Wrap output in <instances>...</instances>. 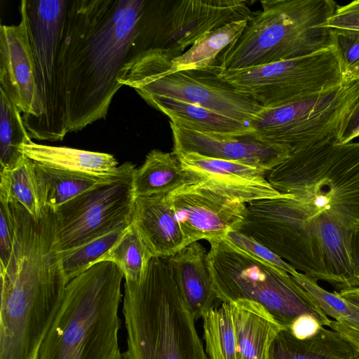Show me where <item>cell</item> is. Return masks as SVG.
<instances>
[{
  "label": "cell",
  "instance_id": "1",
  "mask_svg": "<svg viewBox=\"0 0 359 359\" xmlns=\"http://www.w3.org/2000/svg\"><path fill=\"white\" fill-rule=\"evenodd\" d=\"M156 1L69 0L61 50L68 133L104 118L124 68L152 49Z\"/></svg>",
  "mask_w": 359,
  "mask_h": 359
},
{
  "label": "cell",
  "instance_id": "2",
  "mask_svg": "<svg viewBox=\"0 0 359 359\" xmlns=\"http://www.w3.org/2000/svg\"><path fill=\"white\" fill-rule=\"evenodd\" d=\"M12 215L13 250L0 269V359H36L68 282L55 245V212L36 219L17 206Z\"/></svg>",
  "mask_w": 359,
  "mask_h": 359
},
{
  "label": "cell",
  "instance_id": "3",
  "mask_svg": "<svg viewBox=\"0 0 359 359\" xmlns=\"http://www.w3.org/2000/svg\"><path fill=\"white\" fill-rule=\"evenodd\" d=\"M125 280L123 359H209L170 257H153L139 281Z\"/></svg>",
  "mask_w": 359,
  "mask_h": 359
},
{
  "label": "cell",
  "instance_id": "4",
  "mask_svg": "<svg viewBox=\"0 0 359 359\" xmlns=\"http://www.w3.org/2000/svg\"><path fill=\"white\" fill-rule=\"evenodd\" d=\"M123 277L103 261L69 280L36 359H123L118 338Z\"/></svg>",
  "mask_w": 359,
  "mask_h": 359
},
{
  "label": "cell",
  "instance_id": "5",
  "mask_svg": "<svg viewBox=\"0 0 359 359\" xmlns=\"http://www.w3.org/2000/svg\"><path fill=\"white\" fill-rule=\"evenodd\" d=\"M241 34L218 56V72L306 56L334 46L325 27L338 8L332 0H264Z\"/></svg>",
  "mask_w": 359,
  "mask_h": 359
},
{
  "label": "cell",
  "instance_id": "6",
  "mask_svg": "<svg viewBox=\"0 0 359 359\" xmlns=\"http://www.w3.org/2000/svg\"><path fill=\"white\" fill-rule=\"evenodd\" d=\"M266 179L316 215L327 212L351 224L359 222V142L328 140L292 152Z\"/></svg>",
  "mask_w": 359,
  "mask_h": 359
},
{
  "label": "cell",
  "instance_id": "7",
  "mask_svg": "<svg viewBox=\"0 0 359 359\" xmlns=\"http://www.w3.org/2000/svg\"><path fill=\"white\" fill-rule=\"evenodd\" d=\"M209 243L208 262L220 302H257L287 329L306 315L314 317L322 326H330L332 320L288 273L250 256L226 238Z\"/></svg>",
  "mask_w": 359,
  "mask_h": 359
},
{
  "label": "cell",
  "instance_id": "8",
  "mask_svg": "<svg viewBox=\"0 0 359 359\" xmlns=\"http://www.w3.org/2000/svg\"><path fill=\"white\" fill-rule=\"evenodd\" d=\"M41 113L27 128L31 139L62 140L68 133L61 50L69 0H23Z\"/></svg>",
  "mask_w": 359,
  "mask_h": 359
},
{
  "label": "cell",
  "instance_id": "9",
  "mask_svg": "<svg viewBox=\"0 0 359 359\" xmlns=\"http://www.w3.org/2000/svg\"><path fill=\"white\" fill-rule=\"evenodd\" d=\"M358 101L359 79L346 76L338 86L312 97L263 107L249 122L250 135L287 147L291 153L325 140H336Z\"/></svg>",
  "mask_w": 359,
  "mask_h": 359
},
{
  "label": "cell",
  "instance_id": "10",
  "mask_svg": "<svg viewBox=\"0 0 359 359\" xmlns=\"http://www.w3.org/2000/svg\"><path fill=\"white\" fill-rule=\"evenodd\" d=\"M264 108L299 102L330 90L346 78L337 48L257 67L218 72Z\"/></svg>",
  "mask_w": 359,
  "mask_h": 359
},
{
  "label": "cell",
  "instance_id": "11",
  "mask_svg": "<svg viewBox=\"0 0 359 359\" xmlns=\"http://www.w3.org/2000/svg\"><path fill=\"white\" fill-rule=\"evenodd\" d=\"M239 232L258 241L297 271L327 281L313 222V211L290 194L246 204Z\"/></svg>",
  "mask_w": 359,
  "mask_h": 359
},
{
  "label": "cell",
  "instance_id": "12",
  "mask_svg": "<svg viewBox=\"0 0 359 359\" xmlns=\"http://www.w3.org/2000/svg\"><path fill=\"white\" fill-rule=\"evenodd\" d=\"M122 86L134 88L142 97L163 96L209 109L249 125L263 107L218 75L215 67L165 73L140 57L122 69Z\"/></svg>",
  "mask_w": 359,
  "mask_h": 359
},
{
  "label": "cell",
  "instance_id": "13",
  "mask_svg": "<svg viewBox=\"0 0 359 359\" xmlns=\"http://www.w3.org/2000/svg\"><path fill=\"white\" fill-rule=\"evenodd\" d=\"M135 199L132 176L95 187L66 202L55 210L57 251L74 248L130 224Z\"/></svg>",
  "mask_w": 359,
  "mask_h": 359
},
{
  "label": "cell",
  "instance_id": "14",
  "mask_svg": "<svg viewBox=\"0 0 359 359\" xmlns=\"http://www.w3.org/2000/svg\"><path fill=\"white\" fill-rule=\"evenodd\" d=\"M252 14L243 0L158 1L153 49L173 59L208 32Z\"/></svg>",
  "mask_w": 359,
  "mask_h": 359
},
{
  "label": "cell",
  "instance_id": "15",
  "mask_svg": "<svg viewBox=\"0 0 359 359\" xmlns=\"http://www.w3.org/2000/svg\"><path fill=\"white\" fill-rule=\"evenodd\" d=\"M187 245L223 239L238 231L245 219L246 204L233 200L197 180L167 194Z\"/></svg>",
  "mask_w": 359,
  "mask_h": 359
},
{
  "label": "cell",
  "instance_id": "16",
  "mask_svg": "<svg viewBox=\"0 0 359 359\" xmlns=\"http://www.w3.org/2000/svg\"><path fill=\"white\" fill-rule=\"evenodd\" d=\"M20 13L18 25L0 27V89L23 114L27 128L39 116L41 110L23 0Z\"/></svg>",
  "mask_w": 359,
  "mask_h": 359
},
{
  "label": "cell",
  "instance_id": "17",
  "mask_svg": "<svg viewBox=\"0 0 359 359\" xmlns=\"http://www.w3.org/2000/svg\"><path fill=\"white\" fill-rule=\"evenodd\" d=\"M175 154L194 152L236 161L267 172L290 155L287 147L262 142L250 134L231 136L198 132L170 121Z\"/></svg>",
  "mask_w": 359,
  "mask_h": 359
},
{
  "label": "cell",
  "instance_id": "18",
  "mask_svg": "<svg viewBox=\"0 0 359 359\" xmlns=\"http://www.w3.org/2000/svg\"><path fill=\"white\" fill-rule=\"evenodd\" d=\"M175 154L182 168L194 180L200 181L233 200L248 204L284 195L269 182L268 172L259 168L194 152Z\"/></svg>",
  "mask_w": 359,
  "mask_h": 359
},
{
  "label": "cell",
  "instance_id": "19",
  "mask_svg": "<svg viewBox=\"0 0 359 359\" xmlns=\"http://www.w3.org/2000/svg\"><path fill=\"white\" fill-rule=\"evenodd\" d=\"M132 222L154 257H172L187 246L166 194L135 198Z\"/></svg>",
  "mask_w": 359,
  "mask_h": 359
},
{
  "label": "cell",
  "instance_id": "20",
  "mask_svg": "<svg viewBox=\"0 0 359 359\" xmlns=\"http://www.w3.org/2000/svg\"><path fill=\"white\" fill-rule=\"evenodd\" d=\"M208 252L198 241L170 257L183 299L194 320L214 308L217 296L208 262Z\"/></svg>",
  "mask_w": 359,
  "mask_h": 359
},
{
  "label": "cell",
  "instance_id": "21",
  "mask_svg": "<svg viewBox=\"0 0 359 359\" xmlns=\"http://www.w3.org/2000/svg\"><path fill=\"white\" fill-rule=\"evenodd\" d=\"M327 283L336 291L359 287L351 259L352 225L344 219L320 212L313 217Z\"/></svg>",
  "mask_w": 359,
  "mask_h": 359
},
{
  "label": "cell",
  "instance_id": "22",
  "mask_svg": "<svg viewBox=\"0 0 359 359\" xmlns=\"http://www.w3.org/2000/svg\"><path fill=\"white\" fill-rule=\"evenodd\" d=\"M248 20L233 22L208 32L173 59L158 49L146 50L140 55L165 73L209 69L216 66L218 56L241 34Z\"/></svg>",
  "mask_w": 359,
  "mask_h": 359
},
{
  "label": "cell",
  "instance_id": "23",
  "mask_svg": "<svg viewBox=\"0 0 359 359\" xmlns=\"http://www.w3.org/2000/svg\"><path fill=\"white\" fill-rule=\"evenodd\" d=\"M34 163L40 197L53 210L95 187L133 176L135 165L126 162L110 175H97L60 170Z\"/></svg>",
  "mask_w": 359,
  "mask_h": 359
},
{
  "label": "cell",
  "instance_id": "24",
  "mask_svg": "<svg viewBox=\"0 0 359 359\" xmlns=\"http://www.w3.org/2000/svg\"><path fill=\"white\" fill-rule=\"evenodd\" d=\"M230 303L241 359H268L276 335L287 328L257 302L238 299Z\"/></svg>",
  "mask_w": 359,
  "mask_h": 359
},
{
  "label": "cell",
  "instance_id": "25",
  "mask_svg": "<svg viewBox=\"0 0 359 359\" xmlns=\"http://www.w3.org/2000/svg\"><path fill=\"white\" fill-rule=\"evenodd\" d=\"M268 359H359V350L338 332L324 326L313 337L304 339L283 329L273 341Z\"/></svg>",
  "mask_w": 359,
  "mask_h": 359
},
{
  "label": "cell",
  "instance_id": "26",
  "mask_svg": "<svg viewBox=\"0 0 359 359\" xmlns=\"http://www.w3.org/2000/svg\"><path fill=\"white\" fill-rule=\"evenodd\" d=\"M143 99L165 114L170 121L192 130L231 136L252 133L248 124L201 106L163 96H148Z\"/></svg>",
  "mask_w": 359,
  "mask_h": 359
},
{
  "label": "cell",
  "instance_id": "27",
  "mask_svg": "<svg viewBox=\"0 0 359 359\" xmlns=\"http://www.w3.org/2000/svg\"><path fill=\"white\" fill-rule=\"evenodd\" d=\"M20 151L39 164L68 171L97 175L115 172L118 166L113 155L66 147H53L31 142L24 144Z\"/></svg>",
  "mask_w": 359,
  "mask_h": 359
},
{
  "label": "cell",
  "instance_id": "28",
  "mask_svg": "<svg viewBox=\"0 0 359 359\" xmlns=\"http://www.w3.org/2000/svg\"><path fill=\"white\" fill-rule=\"evenodd\" d=\"M192 180L175 153L153 149L147 155L144 163L133 172L134 196L137 198L168 194Z\"/></svg>",
  "mask_w": 359,
  "mask_h": 359
},
{
  "label": "cell",
  "instance_id": "29",
  "mask_svg": "<svg viewBox=\"0 0 359 359\" xmlns=\"http://www.w3.org/2000/svg\"><path fill=\"white\" fill-rule=\"evenodd\" d=\"M0 201L22 205L36 219L43 212L34 163L24 156L11 170H0Z\"/></svg>",
  "mask_w": 359,
  "mask_h": 359
},
{
  "label": "cell",
  "instance_id": "30",
  "mask_svg": "<svg viewBox=\"0 0 359 359\" xmlns=\"http://www.w3.org/2000/svg\"><path fill=\"white\" fill-rule=\"evenodd\" d=\"M205 352L209 359H241L230 302H222L203 317Z\"/></svg>",
  "mask_w": 359,
  "mask_h": 359
},
{
  "label": "cell",
  "instance_id": "31",
  "mask_svg": "<svg viewBox=\"0 0 359 359\" xmlns=\"http://www.w3.org/2000/svg\"><path fill=\"white\" fill-rule=\"evenodd\" d=\"M19 108L0 89V170H11L25 155L20 147L32 142Z\"/></svg>",
  "mask_w": 359,
  "mask_h": 359
},
{
  "label": "cell",
  "instance_id": "32",
  "mask_svg": "<svg viewBox=\"0 0 359 359\" xmlns=\"http://www.w3.org/2000/svg\"><path fill=\"white\" fill-rule=\"evenodd\" d=\"M153 257L151 251L131 222L100 262H112L122 271L125 280L139 281Z\"/></svg>",
  "mask_w": 359,
  "mask_h": 359
},
{
  "label": "cell",
  "instance_id": "33",
  "mask_svg": "<svg viewBox=\"0 0 359 359\" xmlns=\"http://www.w3.org/2000/svg\"><path fill=\"white\" fill-rule=\"evenodd\" d=\"M129 224L119 226L80 246L58 252L67 281L69 282L99 262L121 238Z\"/></svg>",
  "mask_w": 359,
  "mask_h": 359
},
{
  "label": "cell",
  "instance_id": "34",
  "mask_svg": "<svg viewBox=\"0 0 359 359\" xmlns=\"http://www.w3.org/2000/svg\"><path fill=\"white\" fill-rule=\"evenodd\" d=\"M292 277L313 297L328 317L337 320L348 316V303L337 291L331 292L326 290L318 284L317 280L303 273L297 271Z\"/></svg>",
  "mask_w": 359,
  "mask_h": 359
},
{
  "label": "cell",
  "instance_id": "35",
  "mask_svg": "<svg viewBox=\"0 0 359 359\" xmlns=\"http://www.w3.org/2000/svg\"><path fill=\"white\" fill-rule=\"evenodd\" d=\"M225 238L250 256L273 268L285 271L291 276L298 271L289 263L250 236L239 231H233L230 232Z\"/></svg>",
  "mask_w": 359,
  "mask_h": 359
},
{
  "label": "cell",
  "instance_id": "36",
  "mask_svg": "<svg viewBox=\"0 0 359 359\" xmlns=\"http://www.w3.org/2000/svg\"><path fill=\"white\" fill-rule=\"evenodd\" d=\"M334 46L344 67L347 69L359 62V31L332 29Z\"/></svg>",
  "mask_w": 359,
  "mask_h": 359
},
{
  "label": "cell",
  "instance_id": "37",
  "mask_svg": "<svg viewBox=\"0 0 359 359\" xmlns=\"http://www.w3.org/2000/svg\"><path fill=\"white\" fill-rule=\"evenodd\" d=\"M14 243V224L9 203L0 201V269L7 266Z\"/></svg>",
  "mask_w": 359,
  "mask_h": 359
},
{
  "label": "cell",
  "instance_id": "38",
  "mask_svg": "<svg viewBox=\"0 0 359 359\" xmlns=\"http://www.w3.org/2000/svg\"><path fill=\"white\" fill-rule=\"evenodd\" d=\"M325 27L332 29L359 31V0L339 6Z\"/></svg>",
  "mask_w": 359,
  "mask_h": 359
},
{
  "label": "cell",
  "instance_id": "39",
  "mask_svg": "<svg viewBox=\"0 0 359 359\" xmlns=\"http://www.w3.org/2000/svg\"><path fill=\"white\" fill-rule=\"evenodd\" d=\"M346 302L349 308L348 316L337 320H332L329 327L359 350V307Z\"/></svg>",
  "mask_w": 359,
  "mask_h": 359
},
{
  "label": "cell",
  "instance_id": "40",
  "mask_svg": "<svg viewBox=\"0 0 359 359\" xmlns=\"http://www.w3.org/2000/svg\"><path fill=\"white\" fill-rule=\"evenodd\" d=\"M357 137H359V101L344 122L336 142L346 144Z\"/></svg>",
  "mask_w": 359,
  "mask_h": 359
},
{
  "label": "cell",
  "instance_id": "41",
  "mask_svg": "<svg viewBox=\"0 0 359 359\" xmlns=\"http://www.w3.org/2000/svg\"><path fill=\"white\" fill-rule=\"evenodd\" d=\"M322 325L314 317L306 315L298 318L289 330L299 339H307L315 335Z\"/></svg>",
  "mask_w": 359,
  "mask_h": 359
},
{
  "label": "cell",
  "instance_id": "42",
  "mask_svg": "<svg viewBox=\"0 0 359 359\" xmlns=\"http://www.w3.org/2000/svg\"><path fill=\"white\" fill-rule=\"evenodd\" d=\"M350 254L354 275L359 283V222H355L351 227Z\"/></svg>",
  "mask_w": 359,
  "mask_h": 359
},
{
  "label": "cell",
  "instance_id": "43",
  "mask_svg": "<svg viewBox=\"0 0 359 359\" xmlns=\"http://www.w3.org/2000/svg\"><path fill=\"white\" fill-rule=\"evenodd\" d=\"M338 293L346 302L359 307V287L341 290Z\"/></svg>",
  "mask_w": 359,
  "mask_h": 359
},
{
  "label": "cell",
  "instance_id": "44",
  "mask_svg": "<svg viewBox=\"0 0 359 359\" xmlns=\"http://www.w3.org/2000/svg\"><path fill=\"white\" fill-rule=\"evenodd\" d=\"M346 76L352 79H359V62L347 69Z\"/></svg>",
  "mask_w": 359,
  "mask_h": 359
}]
</instances>
